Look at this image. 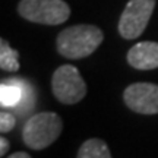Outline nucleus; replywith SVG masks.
<instances>
[{
    "label": "nucleus",
    "mask_w": 158,
    "mask_h": 158,
    "mask_svg": "<svg viewBox=\"0 0 158 158\" xmlns=\"http://www.w3.org/2000/svg\"><path fill=\"white\" fill-rule=\"evenodd\" d=\"M127 63L139 70H151L158 68V43L141 41L127 51Z\"/></svg>",
    "instance_id": "7"
},
{
    "label": "nucleus",
    "mask_w": 158,
    "mask_h": 158,
    "mask_svg": "<svg viewBox=\"0 0 158 158\" xmlns=\"http://www.w3.org/2000/svg\"><path fill=\"white\" fill-rule=\"evenodd\" d=\"M126 106L139 114L158 113V85L151 82L130 84L123 92Z\"/></svg>",
    "instance_id": "6"
},
{
    "label": "nucleus",
    "mask_w": 158,
    "mask_h": 158,
    "mask_svg": "<svg viewBox=\"0 0 158 158\" xmlns=\"http://www.w3.org/2000/svg\"><path fill=\"white\" fill-rule=\"evenodd\" d=\"M53 95L63 104H76L86 95V84L81 72L72 64L57 68L51 78Z\"/></svg>",
    "instance_id": "4"
},
{
    "label": "nucleus",
    "mask_w": 158,
    "mask_h": 158,
    "mask_svg": "<svg viewBox=\"0 0 158 158\" xmlns=\"http://www.w3.org/2000/svg\"><path fill=\"white\" fill-rule=\"evenodd\" d=\"M104 40L102 31L95 25H73L57 35V51L66 59L78 60L91 56Z\"/></svg>",
    "instance_id": "1"
},
{
    "label": "nucleus",
    "mask_w": 158,
    "mask_h": 158,
    "mask_svg": "<svg viewBox=\"0 0 158 158\" xmlns=\"http://www.w3.org/2000/svg\"><path fill=\"white\" fill-rule=\"evenodd\" d=\"M16 124V118L15 116L7 111H2L0 113V130L2 133H6V132H10Z\"/></svg>",
    "instance_id": "11"
},
{
    "label": "nucleus",
    "mask_w": 158,
    "mask_h": 158,
    "mask_svg": "<svg viewBox=\"0 0 158 158\" xmlns=\"http://www.w3.org/2000/svg\"><path fill=\"white\" fill-rule=\"evenodd\" d=\"M18 12L29 22L60 25L69 19L70 7L63 0H21Z\"/></svg>",
    "instance_id": "3"
},
{
    "label": "nucleus",
    "mask_w": 158,
    "mask_h": 158,
    "mask_svg": "<svg viewBox=\"0 0 158 158\" xmlns=\"http://www.w3.org/2000/svg\"><path fill=\"white\" fill-rule=\"evenodd\" d=\"M22 98V92L18 85L2 84L0 86V102L3 107H15Z\"/></svg>",
    "instance_id": "10"
},
{
    "label": "nucleus",
    "mask_w": 158,
    "mask_h": 158,
    "mask_svg": "<svg viewBox=\"0 0 158 158\" xmlns=\"http://www.w3.org/2000/svg\"><path fill=\"white\" fill-rule=\"evenodd\" d=\"M9 151V141L5 136L0 138V155H6V152Z\"/></svg>",
    "instance_id": "12"
},
{
    "label": "nucleus",
    "mask_w": 158,
    "mask_h": 158,
    "mask_svg": "<svg viewBox=\"0 0 158 158\" xmlns=\"http://www.w3.org/2000/svg\"><path fill=\"white\" fill-rule=\"evenodd\" d=\"M63 120L56 113L44 111L28 118L22 130V139L31 149H45L62 135Z\"/></svg>",
    "instance_id": "2"
},
{
    "label": "nucleus",
    "mask_w": 158,
    "mask_h": 158,
    "mask_svg": "<svg viewBox=\"0 0 158 158\" xmlns=\"http://www.w3.org/2000/svg\"><path fill=\"white\" fill-rule=\"evenodd\" d=\"M0 68L6 72L19 70V53L13 50L6 40H0Z\"/></svg>",
    "instance_id": "9"
},
{
    "label": "nucleus",
    "mask_w": 158,
    "mask_h": 158,
    "mask_svg": "<svg viewBox=\"0 0 158 158\" xmlns=\"http://www.w3.org/2000/svg\"><path fill=\"white\" fill-rule=\"evenodd\" d=\"M7 158H31V155L23 152V151H19V152H15V154H12V155H9Z\"/></svg>",
    "instance_id": "13"
},
{
    "label": "nucleus",
    "mask_w": 158,
    "mask_h": 158,
    "mask_svg": "<svg viewBox=\"0 0 158 158\" xmlns=\"http://www.w3.org/2000/svg\"><path fill=\"white\" fill-rule=\"evenodd\" d=\"M76 158H111V154L102 139L92 138L81 145Z\"/></svg>",
    "instance_id": "8"
},
{
    "label": "nucleus",
    "mask_w": 158,
    "mask_h": 158,
    "mask_svg": "<svg viewBox=\"0 0 158 158\" xmlns=\"http://www.w3.org/2000/svg\"><path fill=\"white\" fill-rule=\"evenodd\" d=\"M157 0H129L118 21V32L126 40H135L145 31Z\"/></svg>",
    "instance_id": "5"
}]
</instances>
